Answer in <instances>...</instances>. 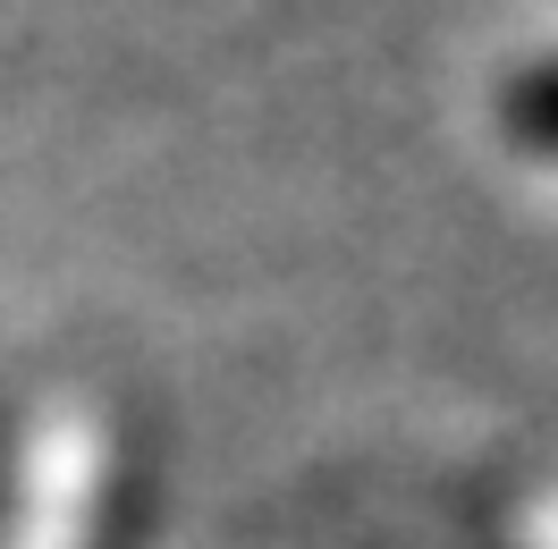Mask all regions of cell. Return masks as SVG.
I'll return each mask as SVG.
<instances>
[{"mask_svg": "<svg viewBox=\"0 0 558 549\" xmlns=\"http://www.w3.org/2000/svg\"><path fill=\"white\" fill-rule=\"evenodd\" d=\"M508 119H517V136H533V144H550L558 152V69H533L508 94Z\"/></svg>", "mask_w": 558, "mask_h": 549, "instance_id": "obj_1", "label": "cell"}]
</instances>
